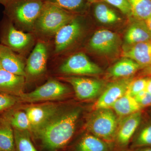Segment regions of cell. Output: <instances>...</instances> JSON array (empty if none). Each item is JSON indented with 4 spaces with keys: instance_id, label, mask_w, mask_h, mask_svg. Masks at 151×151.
Returning <instances> with one entry per match:
<instances>
[{
    "instance_id": "cell-1",
    "label": "cell",
    "mask_w": 151,
    "mask_h": 151,
    "mask_svg": "<svg viewBox=\"0 0 151 151\" xmlns=\"http://www.w3.org/2000/svg\"><path fill=\"white\" fill-rule=\"evenodd\" d=\"M81 112L74 108L58 111L40 129L33 132L35 138L47 151H59L68 145L75 134Z\"/></svg>"
},
{
    "instance_id": "cell-2",
    "label": "cell",
    "mask_w": 151,
    "mask_h": 151,
    "mask_svg": "<svg viewBox=\"0 0 151 151\" xmlns=\"http://www.w3.org/2000/svg\"><path fill=\"white\" fill-rule=\"evenodd\" d=\"M44 4L43 0H12L4 7V14L19 29L33 33Z\"/></svg>"
},
{
    "instance_id": "cell-3",
    "label": "cell",
    "mask_w": 151,
    "mask_h": 151,
    "mask_svg": "<svg viewBox=\"0 0 151 151\" xmlns=\"http://www.w3.org/2000/svg\"><path fill=\"white\" fill-rule=\"evenodd\" d=\"M76 15L54 4L44 1L36 21L33 33L45 37L55 36L63 27Z\"/></svg>"
},
{
    "instance_id": "cell-4",
    "label": "cell",
    "mask_w": 151,
    "mask_h": 151,
    "mask_svg": "<svg viewBox=\"0 0 151 151\" xmlns=\"http://www.w3.org/2000/svg\"><path fill=\"white\" fill-rule=\"evenodd\" d=\"M119 120L111 108L94 110L86 122V130L89 133L107 142L114 144Z\"/></svg>"
},
{
    "instance_id": "cell-5",
    "label": "cell",
    "mask_w": 151,
    "mask_h": 151,
    "mask_svg": "<svg viewBox=\"0 0 151 151\" xmlns=\"http://www.w3.org/2000/svg\"><path fill=\"white\" fill-rule=\"evenodd\" d=\"M34 38L33 33L19 29L5 17L0 29L1 44L15 52L22 54L32 46Z\"/></svg>"
},
{
    "instance_id": "cell-6",
    "label": "cell",
    "mask_w": 151,
    "mask_h": 151,
    "mask_svg": "<svg viewBox=\"0 0 151 151\" xmlns=\"http://www.w3.org/2000/svg\"><path fill=\"white\" fill-rule=\"evenodd\" d=\"M84 31L82 19L80 15L76 16L63 27L55 35V54H62L79 40Z\"/></svg>"
},
{
    "instance_id": "cell-7",
    "label": "cell",
    "mask_w": 151,
    "mask_h": 151,
    "mask_svg": "<svg viewBox=\"0 0 151 151\" xmlns=\"http://www.w3.org/2000/svg\"><path fill=\"white\" fill-rule=\"evenodd\" d=\"M59 71L63 74L77 76L97 75L103 73L102 68L83 52L68 58L60 66Z\"/></svg>"
},
{
    "instance_id": "cell-8",
    "label": "cell",
    "mask_w": 151,
    "mask_h": 151,
    "mask_svg": "<svg viewBox=\"0 0 151 151\" xmlns=\"http://www.w3.org/2000/svg\"><path fill=\"white\" fill-rule=\"evenodd\" d=\"M69 92L70 89L65 84L57 80L50 79L32 92L23 93L19 97L24 102L34 103L60 99Z\"/></svg>"
},
{
    "instance_id": "cell-9",
    "label": "cell",
    "mask_w": 151,
    "mask_h": 151,
    "mask_svg": "<svg viewBox=\"0 0 151 151\" xmlns=\"http://www.w3.org/2000/svg\"><path fill=\"white\" fill-rule=\"evenodd\" d=\"M121 40L118 35L107 29H101L94 32L89 42V48L98 54L113 55L119 51Z\"/></svg>"
},
{
    "instance_id": "cell-10",
    "label": "cell",
    "mask_w": 151,
    "mask_h": 151,
    "mask_svg": "<svg viewBox=\"0 0 151 151\" xmlns=\"http://www.w3.org/2000/svg\"><path fill=\"white\" fill-rule=\"evenodd\" d=\"M62 79L72 86L76 96L80 100L94 99L104 89V82L98 79L74 76L63 77Z\"/></svg>"
},
{
    "instance_id": "cell-11",
    "label": "cell",
    "mask_w": 151,
    "mask_h": 151,
    "mask_svg": "<svg viewBox=\"0 0 151 151\" xmlns=\"http://www.w3.org/2000/svg\"><path fill=\"white\" fill-rule=\"evenodd\" d=\"M142 119L140 111L124 117L119 121L114 143V150L128 149Z\"/></svg>"
},
{
    "instance_id": "cell-12",
    "label": "cell",
    "mask_w": 151,
    "mask_h": 151,
    "mask_svg": "<svg viewBox=\"0 0 151 151\" xmlns=\"http://www.w3.org/2000/svg\"><path fill=\"white\" fill-rule=\"evenodd\" d=\"M133 79L131 77L119 78L109 83L92 106L93 110L111 108L117 100L127 93Z\"/></svg>"
},
{
    "instance_id": "cell-13",
    "label": "cell",
    "mask_w": 151,
    "mask_h": 151,
    "mask_svg": "<svg viewBox=\"0 0 151 151\" xmlns=\"http://www.w3.org/2000/svg\"><path fill=\"white\" fill-rule=\"evenodd\" d=\"M48 57V47L46 42L39 40L28 58L25 65L26 77H37L45 71Z\"/></svg>"
},
{
    "instance_id": "cell-14",
    "label": "cell",
    "mask_w": 151,
    "mask_h": 151,
    "mask_svg": "<svg viewBox=\"0 0 151 151\" xmlns=\"http://www.w3.org/2000/svg\"><path fill=\"white\" fill-rule=\"evenodd\" d=\"M56 105H45L33 106L25 110L33 132L40 129L58 112Z\"/></svg>"
},
{
    "instance_id": "cell-15",
    "label": "cell",
    "mask_w": 151,
    "mask_h": 151,
    "mask_svg": "<svg viewBox=\"0 0 151 151\" xmlns=\"http://www.w3.org/2000/svg\"><path fill=\"white\" fill-rule=\"evenodd\" d=\"M0 65L4 70L26 77L25 64L22 57L1 44H0Z\"/></svg>"
},
{
    "instance_id": "cell-16",
    "label": "cell",
    "mask_w": 151,
    "mask_h": 151,
    "mask_svg": "<svg viewBox=\"0 0 151 151\" xmlns=\"http://www.w3.org/2000/svg\"><path fill=\"white\" fill-rule=\"evenodd\" d=\"M122 55L138 63L142 68L151 65V42L124 46Z\"/></svg>"
},
{
    "instance_id": "cell-17",
    "label": "cell",
    "mask_w": 151,
    "mask_h": 151,
    "mask_svg": "<svg viewBox=\"0 0 151 151\" xmlns=\"http://www.w3.org/2000/svg\"><path fill=\"white\" fill-rule=\"evenodd\" d=\"M25 77L11 73L2 68L0 70V92L14 96L22 94Z\"/></svg>"
},
{
    "instance_id": "cell-18",
    "label": "cell",
    "mask_w": 151,
    "mask_h": 151,
    "mask_svg": "<svg viewBox=\"0 0 151 151\" xmlns=\"http://www.w3.org/2000/svg\"><path fill=\"white\" fill-rule=\"evenodd\" d=\"M114 144L107 142L96 136L88 133L75 144L72 151H114Z\"/></svg>"
},
{
    "instance_id": "cell-19",
    "label": "cell",
    "mask_w": 151,
    "mask_h": 151,
    "mask_svg": "<svg viewBox=\"0 0 151 151\" xmlns=\"http://www.w3.org/2000/svg\"><path fill=\"white\" fill-rule=\"evenodd\" d=\"M124 41L126 45L151 42V34L144 21L134 19L127 30Z\"/></svg>"
},
{
    "instance_id": "cell-20",
    "label": "cell",
    "mask_w": 151,
    "mask_h": 151,
    "mask_svg": "<svg viewBox=\"0 0 151 151\" xmlns=\"http://www.w3.org/2000/svg\"><path fill=\"white\" fill-rule=\"evenodd\" d=\"M142 68L133 60L124 58L112 65L108 71V76L115 79L128 78Z\"/></svg>"
},
{
    "instance_id": "cell-21",
    "label": "cell",
    "mask_w": 151,
    "mask_h": 151,
    "mask_svg": "<svg viewBox=\"0 0 151 151\" xmlns=\"http://www.w3.org/2000/svg\"><path fill=\"white\" fill-rule=\"evenodd\" d=\"M117 116L122 118L140 111L142 108L128 92L117 100L111 108Z\"/></svg>"
},
{
    "instance_id": "cell-22",
    "label": "cell",
    "mask_w": 151,
    "mask_h": 151,
    "mask_svg": "<svg viewBox=\"0 0 151 151\" xmlns=\"http://www.w3.org/2000/svg\"><path fill=\"white\" fill-rule=\"evenodd\" d=\"M91 4L93 5L94 17L101 23L113 24L121 20L117 12L107 3L101 1Z\"/></svg>"
},
{
    "instance_id": "cell-23",
    "label": "cell",
    "mask_w": 151,
    "mask_h": 151,
    "mask_svg": "<svg viewBox=\"0 0 151 151\" xmlns=\"http://www.w3.org/2000/svg\"><path fill=\"white\" fill-rule=\"evenodd\" d=\"M0 150L15 151L14 129L4 118L0 119Z\"/></svg>"
},
{
    "instance_id": "cell-24",
    "label": "cell",
    "mask_w": 151,
    "mask_h": 151,
    "mask_svg": "<svg viewBox=\"0 0 151 151\" xmlns=\"http://www.w3.org/2000/svg\"><path fill=\"white\" fill-rule=\"evenodd\" d=\"M133 19L145 21L151 16V0H127Z\"/></svg>"
},
{
    "instance_id": "cell-25",
    "label": "cell",
    "mask_w": 151,
    "mask_h": 151,
    "mask_svg": "<svg viewBox=\"0 0 151 151\" xmlns=\"http://www.w3.org/2000/svg\"><path fill=\"white\" fill-rule=\"evenodd\" d=\"M54 4L65 10L76 15L84 13L89 4L86 0H43Z\"/></svg>"
},
{
    "instance_id": "cell-26",
    "label": "cell",
    "mask_w": 151,
    "mask_h": 151,
    "mask_svg": "<svg viewBox=\"0 0 151 151\" xmlns=\"http://www.w3.org/2000/svg\"><path fill=\"white\" fill-rule=\"evenodd\" d=\"M4 119L14 129L22 131L31 130L30 123L25 112L18 111L9 113Z\"/></svg>"
},
{
    "instance_id": "cell-27",
    "label": "cell",
    "mask_w": 151,
    "mask_h": 151,
    "mask_svg": "<svg viewBox=\"0 0 151 151\" xmlns=\"http://www.w3.org/2000/svg\"><path fill=\"white\" fill-rule=\"evenodd\" d=\"M130 144L129 149L132 150L151 147V123L135 133Z\"/></svg>"
},
{
    "instance_id": "cell-28",
    "label": "cell",
    "mask_w": 151,
    "mask_h": 151,
    "mask_svg": "<svg viewBox=\"0 0 151 151\" xmlns=\"http://www.w3.org/2000/svg\"><path fill=\"white\" fill-rule=\"evenodd\" d=\"M14 130L15 151H38L34 145L28 131Z\"/></svg>"
},
{
    "instance_id": "cell-29",
    "label": "cell",
    "mask_w": 151,
    "mask_h": 151,
    "mask_svg": "<svg viewBox=\"0 0 151 151\" xmlns=\"http://www.w3.org/2000/svg\"><path fill=\"white\" fill-rule=\"evenodd\" d=\"M147 78H140L132 80L129 85L127 92L133 97L138 93L146 90Z\"/></svg>"
},
{
    "instance_id": "cell-30",
    "label": "cell",
    "mask_w": 151,
    "mask_h": 151,
    "mask_svg": "<svg viewBox=\"0 0 151 151\" xmlns=\"http://www.w3.org/2000/svg\"><path fill=\"white\" fill-rule=\"evenodd\" d=\"M119 10L121 12L127 16L131 17V7L127 0H101Z\"/></svg>"
},
{
    "instance_id": "cell-31",
    "label": "cell",
    "mask_w": 151,
    "mask_h": 151,
    "mask_svg": "<svg viewBox=\"0 0 151 151\" xmlns=\"http://www.w3.org/2000/svg\"><path fill=\"white\" fill-rule=\"evenodd\" d=\"M17 99L15 96L0 92V112L7 111L16 104Z\"/></svg>"
},
{
    "instance_id": "cell-32",
    "label": "cell",
    "mask_w": 151,
    "mask_h": 151,
    "mask_svg": "<svg viewBox=\"0 0 151 151\" xmlns=\"http://www.w3.org/2000/svg\"><path fill=\"white\" fill-rule=\"evenodd\" d=\"M134 98L142 108L151 106V94L146 90L138 93Z\"/></svg>"
},
{
    "instance_id": "cell-33",
    "label": "cell",
    "mask_w": 151,
    "mask_h": 151,
    "mask_svg": "<svg viewBox=\"0 0 151 151\" xmlns=\"http://www.w3.org/2000/svg\"><path fill=\"white\" fill-rule=\"evenodd\" d=\"M146 26L151 34V16L144 21Z\"/></svg>"
},
{
    "instance_id": "cell-34",
    "label": "cell",
    "mask_w": 151,
    "mask_h": 151,
    "mask_svg": "<svg viewBox=\"0 0 151 151\" xmlns=\"http://www.w3.org/2000/svg\"><path fill=\"white\" fill-rule=\"evenodd\" d=\"M143 73L144 75H151V65L144 68Z\"/></svg>"
},
{
    "instance_id": "cell-35",
    "label": "cell",
    "mask_w": 151,
    "mask_h": 151,
    "mask_svg": "<svg viewBox=\"0 0 151 151\" xmlns=\"http://www.w3.org/2000/svg\"><path fill=\"white\" fill-rule=\"evenodd\" d=\"M146 90L147 92L151 94V77L147 78Z\"/></svg>"
},
{
    "instance_id": "cell-36",
    "label": "cell",
    "mask_w": 151,
    "mask_h": 151,
    "mask_svg": "<svg viewBox=\"0 0 151 151\" xmlns=\"http://www.w3.org/2000/svg\"><path fill=\"white\" fill-rule=\"evenodd\" d=\"M132 150L133 151H151V147L139 148L135 149Z\"/></svg>"
},
{
    "instance_id": "cell-37",
    "label": "cell",
    "mask_w": 151,
    "mask_h": 151,
    "mask_svg": "<svg viewBox=\"0 0 151 151\" xmlns=\"http://www.w3.org/2000/svg\"><path fill=\"white\" fill-rule=\"evenodd\" d=\"M12 0H0V4L5 7Z\"/></svg>"
},
{
    "instance_id": "cell-38",
    "label": "cell",
    "mask_w": 151,
    "mask_h": 151,
    "mask_svg": "<svg viewBox=\"0 0 151 151\" xmlns=\"http://www.w3.org/2000/svg\"><path fill=\"white\" fill-rule=\"evenodd\" d=\"M89 4H94V3L97 2L101 1V0H86Z\"/></svg>"
},
{
    "instance_id": "cell-39",
    "label": "cell",
    "mask_w": 151,
    "mask_h": 151,
    "mask_svg": "<svg viewBox=\"0 0 151 151\" xmlns=\"http://www.w3.org/2000/svg\"><path fill=\"white\" fill-rule=\"evenodd\" d=\"M114 151H133V150H131V149L128 148L124 149V150H114Z\"/></svg>"
},
{
    "instance_id": "cell-40",
    "label": "cell",
    "mask_w": 151,
    "mask_h": 151,
    "mask_svg": "<svg viewBox=\"0 0 151 151\" xmlns=\"http://www.w3.org/2000/svg\"><path fill=\"white\" fill-rule=\"evenodd\" d=\"M1 69H2L1 66V65H0V70H1Z\"/></svg>"
},
{
    "instance_id": "cell-41",
    "label": "cell",
    "mask_w": 151,
    "mask_h": 151,
    "mask_svg": "<svg viewBox=\"0 0 151 151\" xmlns=\"http://www.w3.org/2000/svg\"><path fill=\"white\" fill-rule=\"evenodd\" d=\"M0 151H1V150H0Z\"/></svg>"
}]
</instances>
